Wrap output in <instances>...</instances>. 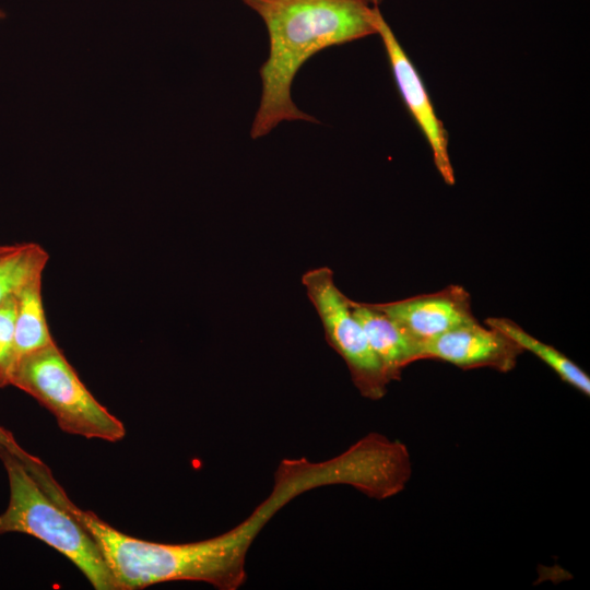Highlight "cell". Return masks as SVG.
<instances>
[{
    "mask_svg": "<svg viewBox=\"0 0 590 590\" xmlns=\"http://www.w3.org/2000/svg\"><path fill=\"white\" fill-rule=\"evenodd\" d=\"M263 21L269 54L259 73L261 94L250 128L263 138L283 121L318 122L292 98V84L317 52L377 34L378 7L368 0H241Z\"/></svg>",
    "mask_w": 590,
    "mask_h": 590,
    "instance_id": "1",
    "label": "cell"
},
{
    "mask_svg": "<svg viewBox=\"0 0 590 590\" xmlns=\"http://www.w3.org/2000/svg\"><path fill=\"white\" fill-rule=\"evenodd\" d=\"M25 468L47 496L87 531L119 590L178 580L205 582L220 590H236L245 583L246 562L228 532L181 544L133 538L115 529L93 511L78 507L38 458H31Z\"/></svg>",
    "mask_w": 590,
    "mask_h": 590,
    "instance_id": "2",
    "label": "cell"
},
{
    "mask_svg": "<svg viewBox=\"0 0 590 590\" xmlns=\"http://www.w3.org/2000/svg\"><path fill=\"white\" fill-rule=\"evenodd\" d=\"M10 499L0 515V535H32L72 562L96 590H119L96 543L64 509L39 487L19 458L0 446Z\"/></svg>",
    "mask_w": 590,
    "mask_h": 590,
    "instance_id": "3",
    "label": "cell"
},
{
    "mask_svg": "<svg viewBox=\"0 0 590 590\" xmlns=\"http://www.w3.org/2000/svg\"><path fill=\"white\" fill-rule=\"evenodd\" d=\"M11 386L36 399L68 434L110 442L126 435L123 423L95 399L56 342L22 357Z\"/></svg>",
    "mask_w": 590,
    "mask_h": 590,
    "instance_id": "4",
    "label": "cell"
},
{
    "mask_svg": "<svg viewBox=\"0 0 590 590\" xmlns=\"http://www.w3.org/2000/svg\"><path fill=\"white\" fill-rule=\"evenodd\" d=\"M302 283L321 320L328 344L345 362L359 393L370 400L385 397L389 381L350 307L349 297L335 285L333 271L328 267L308 270Z\"/></svg>",
    "mask_w": 590,
    "mask_h": 590,
    "instance_id": "5",
    "label": "cell"
},
{
    "mask_svg": "<svg viewBox=\"0 0 590 590\" xmlns=\"http://www.w3.org/2000/svg\"><path fill=\"white\" fill-rule=\"evenodd\" d=\"M376 24L399 93L429 144L435 167L446 184L455 185V172L448 152V133L435 114L424 83L380 10Z\"/></svg>",
    "mask_w": 590,
    "mask_h": 590,
    "instance_id": "6",
    "label": "cell"
},
{
    "mask_svg": "<svg viewBox=\"0 0 590 590\" xmlns=\"http://www.w3.org/2000/svg\"><path fill=\"white\" fill-rule=\"evenodd\" d=\"M522 353L504 333L475 319L418 344L417 361L436 359L461 369L487 367L508 373Z\"/></svg>",
    "mask_w": 590,
    "mask_h": 590,
    "instance_id": "7",
    "label": "cell"
},
{
    "mask_svg": "<svg viewBox=\"0 0 590 590\" xmlns=\"http://www.w3.org/2000/svg\"><path fill=\"white\" fill-rule=\"evenodd\" d=\"M374 305L392 318L417 344L476 319L470 294L461 285H449L434 293Z\"/></svg>",
    "mask_w": 590,
    "mask_h": 590,
    "instance_id": "8",
    "label": "cell"
},
{
    "mask_svg": "<svg viewBox=\"0 0 590 590\" xmlns=\"http://www.w3.org/2000/svg\"><path fill=\"white\" fill-rule=\"evenodd\" d=\"M350 307L365 332L389 382L400 380L402 370L417 361L418 344L374 304L349 298Z\"/></svg>",
    "mask_w": 590,
    "mask_h": 590,
    "instance_id": "9",
    "label": "cell"
},
{
    "mask_svg": "<svg viewBox=\"0 0 590 590\" xmlns=\"http://www.w3.org/2000/svg\"><path fill=\"white\" fill-rule=\"evenodd\" d=\"M42 281L43 276L36 278L16 294L15 365L22 357L55 342L45 315Z\"/></svg>",
    "mask_w": 590,
    "mask_h": 590,
    "instance_id": "10",
    "label": "cell"
},
{
    "mask_svg": "<svg viewBox=\"0 0 590 590\" xmlns=\"http://www.w3.org/2000/svg\"><path fill=\"white\" fill-rule=\"evenodd\" d=\"M485 324L504 333L523 352L528 351L534 354L557 374L563 381L586 396L590 394V378L588 374L559 350L534 338L508 318H487Z\"/></svg>",
    "mask_w": 590,
    "mask_h": 590,
    "instance_id": "11",
    "label": "cell"
},
{
    "mask_svg": "<svg viewBox=\"0 0 590 590\" xmlns=\"http://www.w3.org/2000/svg\"><path fill=\"white\" fill-rule=\"evenodd\" d=\"M48 261V251L37 243L0 244V305L43 276Z\"/></svg>",
    "mask_w": 590,
    "mask_h": 590,
    "instance_id": "12",
    "label": "cell"
},
{
    "mask_svg": "<svg viewBox=\"0 0 590 590\" xmlns=\"http://www.w3.org/2000/svg\"><path fill=\"white\" fill-rule=\"evenodd\" d=\"M16 295L0 305V388L11 386L15 367L14 323Z\"/></svg>",
    "mask_w": 590,
    "mask_h": 590,
    "instance_id": "13",
    "label": "cell"
},
{
    "mask_svg": "<svg viewBox=\"0 0 590 590\" xmlns=\"http://www.w3.org/2000/svg\"><path fill=\"white\" fill-rule=\"evenodd\" d=\"M382 0H368V2L374 5V7H378L380 4Z\"/></svg>",
    "mask_w": 590,
    "mask_h": 590,
    "instance_id": "14",
    "label": "cell"
}]
</instances>
